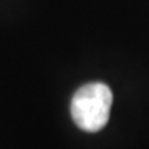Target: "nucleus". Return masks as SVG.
I'll use <instances>...</instances> for the list:
<instances>
[{
  "instance_id": "f257e3e1",
  "label": "nucleus",
  "mask_w": 149,
  "mask_h": 149,
  "mask_svg": "<svg viewBox=\"0 0 149 149\" xmlns=\"http://www.w3.org/2000/svg\"><path fill=\"white\" fill-rule=\"evenodd\" d=\"M112 102L113 94L105 83L81 86L70 101V115L74 124L87 133L102 130L109 122Z\"/></svg>"
}]
</instances>
